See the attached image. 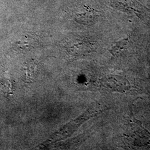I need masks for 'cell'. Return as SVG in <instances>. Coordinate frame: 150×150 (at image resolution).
<instances>
[{
    "mask_svg": "<svg viewBox=\"0 0 150 150\" xmlns=\"http://www.w3.org/2000/svg\"><path fill=\"white\" fill-rule=\"evenodd\" d=\"M2 85L4 87V88L5 89L7 93H11L12 90V85L10 80L7 79L5 80L4 81V83H2Z\"/></svg>",
    "mask_w": 150,
    "mask_h": 150,
    "instance_id": "5b68a950",
    "label": "cell"
},
{
    "mask_svg": "<svg viewBox=\"0 0 150 150\" xmlns=\"http://www.w3.org/2000/svg\"><path fill=\"white\" fill-rule=\"evenodd\" d=\"M129 45V40L128 38L122 39L113 46L111 50H110V52L114 56H118L125 50L128 47Z\"/></svg>",
    "mask_w": 150,
    "mask_h": 150,
    "instance_id": "277c9868",
    "label": "cell"
},
{
    "mask_svg": "<svg viewBox=\"0 0 150 150\" xmlns=\"http://www.w3.org/2000/svg\"><path fill=\"white\" fill-rule=\"evenodd\" d=\"M38 67L36 62H30L25 64L24 67V76L27 82H31L36 77L38 71Z\"/></svg>",
    "mask_w": 150,
    "mask_h": 150,
    "instance_id": "3957f363",
    "label": "cell"
},
{
    "mask_svg": "<svg viewBox=\"0 0 150 150\" xmlns=\"http://www.w3.org/2000/svg\"><path fill=\"white\" fill-rule=\"evenodd\" d=\"M101 85L109 91L121 93H125L131 88L129 81L120 75H108L104 77L101 80Z\"/></svg>",
    "mask_w": 150,
    "mask_h": 150,
    "instance_id": "7a4b0ae2",
    "label": "cell"
},
{
    "mask_svg": "<svg viewBox=\"0 0 150 150\" xmlns=\"http://www.w3.org/2000/svg\"><path fill=\"white\" fill-rule=\"evenodd\" d=\"M103 110L104 109H103V108L100 106H94L88 108L86 112L83 113L80 117L65 125L64 127L55 133L50 139L51 141H58L60 139L68 137L85 121L93 116H96Z\"/></svg>",
    "mask_w": 150,
    "mask_h": 150,
    "instance_id": "6da1fadb",
    "label": "cell"
}]
</instances>
